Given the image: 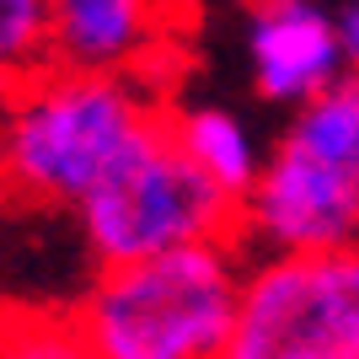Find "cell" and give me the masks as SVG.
Wrapping results in <instances>:
<instances>
[{"label": "cell", "mask_w": 359, "mask_h": 359, "mask_svg": "<svg viewBox=\"0 0 359 359\" xmlns=\"http://www.w3.org/2000/svg\"><path fill=\"white\" fill-rule=\"evenodd\" d=\"M48 65H54V6L0 0V91H16Z\"/></svg>", "instance_id": "30bf717a"}, {"label": "cell", "mask_w": 359, "mask_h": 359, "mask_svg": "<svg viewBox=\"0 0 359 359\" xmlns=\"http://www.w3.org/2000/svg\"><path fill=\"white\" fill-rule=\"evenodd\" d=\"M241 65L247 81L269 107H306L316 91L348 75L332 6L322 0H290V6H252L241 27Z\"/></svg>", "instance_id": "8992f818"}, {"label": "cell", "mask_w": 359, "mask_h": 359, "mask_svg": "<svg viewBox=\"0 0 359 359\" xmlns=\"http://www.w3.org/2000/svg\"><path fill=\"white\" fill-rule=\"evenodd\" d=\"M0 316H6V306H0Z\"/></svg>", "instance_id": "5bb4252c"}, {"label": "cell", "mask_w": 359, "mask_h": 359, "mask_svg": "<svg viewBox=\"0 0 359 359\" xmlns=\"http://www.w3.org/2000/svg\"><path fill=\"white\" fill-rule=\"evenodd\" d=\"M161 118L150 81L48 65L0 102V188L38 210H75Z\"/></svg>", "instance_id": "6da1fadb"}, {"label": "cell", "mask_w": 359, "mask_h": 359, "mask_svg": "<svg viewBox=\"0 0 359 359\" xmlns=\"http://www.w3.org/2000/svg\"><path fill=\"white\" fill-rule=\"evenodd\" d=\"M220 359H359V247L247 257Z\"/></svg>", "instance_id": "277c9868"}, {"label": "cell", "mask_w": 359, "mask_h": 359, "mask_svg": "<svg viewBox=\"0 0 359 359\" xmlns=\"http://www.w3.org/2000/svg\"><path fill=\"white\" fill-rule=\"evenodd\" d=\"M332 22H338V43H344L348 70L359 75V0H332Z\"/></svg>", "instance_id": "7c38bea8"}, {"label": "cell", "mask_w": 359, "mask_h": 359, "mask_svg": "<svg viewBox=\"0 0 359 359\" xmlns=\"http://www.w3.org/2000/svg\"><path fill=\"white\" fill-rule=\"evenodd\" d=\"M166 135L182 150V161L241 210V198L257 188L269 161V145L257 140L247 113H236L231 102H182L166 107Z\"/></svg>", "instance_id": "ba28073f"}, {"label": "cell", "mask_w": 359, "mask_h": 359, "mask_svg": "<svg viewBox=\"0 0 359 359\" xmlns=\"http://www.w3.org/2000/svg\"><path fill=\"white\" fill-rule=\"evenodd\" d=\"M236 241H204L123 269H97L65 306L91 359H220L241 300Z\"/></svg>", "instance_id": "7a4b0ae2"}, {"label": "cell", "mask_w": 359, "mask_h": 359, "mask_svg": "<svg viewBox=\"0 0 359 359\" xmlns=\"http://www.w3.org/2000/svg\"><path fill=\"white\" fill-rule=\"evenodd\" d=\"M236 247L257 257H311L359 247V172L273 140L263 177L236 210Z\"/></svg>", "instance_id": "5b68a950"}, {"label": "cell", "mask_w": 359, "mask_h": 359, "mask_svg": "<svg viewBox=\"0 0 359 359\" xmlns=\"http://www.w3.org/2000/svg\"><path fill=\"white\" fill-rule=\"evenodd\" d=\"M252 6H290V0H252Z\"/></svg>", "instance_id": "4fadbf2b"}, {"label": "cell", "mask_w": 359, "mask_h": 359, "mask_svg": "<svg viewBox=\"0 0 359 359\" xmlns=\"http://www.w3.org/2000/svg\"><path fill=\"white\" fill-rule=\"evenodd\" d=\"M279 140L327 166L359 172V75L348 70L344 81L316 91L306 107H295L285 118V129H279Z\"/></svg>", "instance_id": "9c48e42d"}, {"label": "cell", "mask_w": 359, "mask_h": 359, "mask_svg": "<svg viewBox=\"0 0 359 359\" xmlns=\"http://www.w3.org/2000/svg\"><path fill=\"white\" fill-rule=\"evenodd\" d=\"M70 220L91 269H123L204 241H236V204L182 161L166 118L75 204Z\"/></svg>", "instance_id": "3957f363"}, {"label": "cell", "mask_w": 359, "mask_h": 359, "mask_svg": "<svg viewBox=\"0 0 359 359\" xmlns=\"http://www.w3.org/2000/svg\"><path fill=\"white\" fill-rule=\"evenodd\" d=\"M0 359H91L70 311L54 306H6L0 316Z\"/></svg>", "instance_id": "8fae6325"}, {"label": "cell", "mask_w": 359, "mask_h": 359, "mask_svg": "<svg viewBox=\"0 0 359 359\" xmlns=\"http://www.w3.org/2000/svg\"><path fill=\"white\" fill-rule=\"evenodd\" d=\"M48 6H54V65L156 81V65L172 48L177 0H48Z\"/></svg>", "instance_id": "52a82bcc"}]
</instances>
